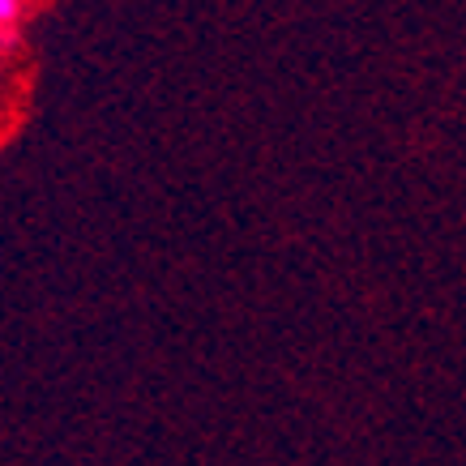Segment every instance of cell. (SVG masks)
<instances>
[{"mask_svg": "<svg viewBox=\"0 0 466 466\" xmlns=\"http://www.w3.org/2000/svg\"><path fill=\"white\" fill-rule=\"evenodd\" d=\"M22 17V0H0V30H14Z\"/></svg>", "mask_w": 466, "mask_h": 466, "instance_id": "obj_1", "label": "cell"}]
</instances>
